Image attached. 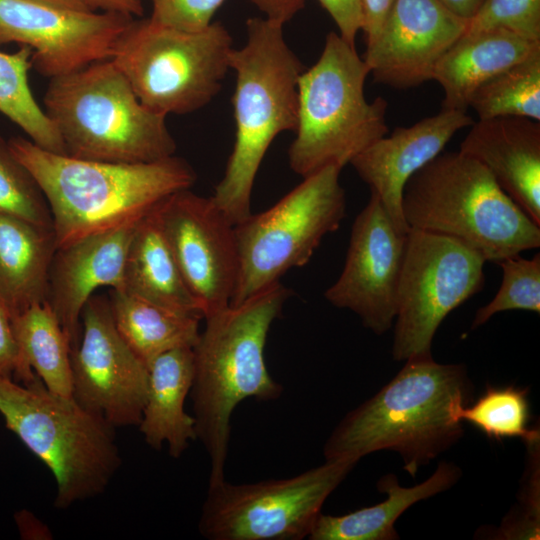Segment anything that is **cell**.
Here are the masks:
<instances>
[{
    "instance_id": "11",
    "label": "cell",
    "mask_w": 540,
    "mask_h": 540,
    "mask_svg": "<svg viewBox=\"0 0 540 540\" xmlns=\"http://www.w3.org/2000/svg\"><path fill=\"white\" fill-rule=\"evenodd\" d=\"M325 460L296 476L250 484L226 479L209 485L199 518L210 540H301L308 537L328 496L357 464Z\"/></svg>"
},
{
    "instance_id": "21",
    "label": "cell",
    "mask_w": 540,
    "mask_h": 540,
    "mask_svg": "<svg viewBox=\"0 0 540 540\" xmlns=\"http://www.w3.org/2000/svg\"><path fill=\"white\" fill-rule=\"evenodd\" d=\"M539 51L540 42L504 29L464 33L433 71L432 80L444 91L442 109L466 112L480 85Z\"/></svg>"
},
{
    "instance_id": "8",
    "label": "cell",
    "mask_w": 540,
    "mask_h": 540,
    "mask_svg": "<svg viewBox=\"0 0 540 540\" xmlns=\"http://www.w3.org/2000/svg\"><path fill=\"white\" fill-rule=\"evenodd\" d=\"M369 68L336 32L326 36L322 53L304 69L297 84L298 121L288 150L291 169L305 178L351 160L387 135V101H367Z\"/></svg>"
},
{
    "instance_id": "15",
    "label": "cell",
    "mask_w": 540,
    "mask_h": 540,
    "mask_svg": "<svg viewBox=\"0 0 540 540\" xmlns=\"http://www.w3.org/2000/svg\"><path fill=\"white\" fill-rule=\"evenodd\" d=\"M155 212L203 318L227 308L238 274L234 225L211 196L190 189L168 196Z\"/></svg>"
},
{
    "instance_id": "34",
    "label": "cell",
    "mask_w": 540,
    "mask_h": 540,
    "mask_svg": "<svg viewBox=\"0 0 540 540\" xmlns=\"http://www.w3.org/2000/svg\"><path fill=\"white\" fill-rule=\"evenodd\" d=\"M529 448V466L520 492L517 510L503 520L497 539H539V442Z\"/></svg>"
},
{
    "instance_id": "36",
    "label": "cell",
    "mask_w": 540,
    "mask_h": 540,
    "mask_svg": "<svg viewBox=\"0 0 540 540\" xmlns=\"http://www.w3.org/2000/svg\"><path fill=\"white\" fill-rule=\"evenodd\" d=\"M335 22L340 37L355 46L357 33L362 30L363 14L360 0H317Z\"/></svg>"
},
{
    "instance_id": "23",
    "label": "cell",
    "mask_w": 540,
    "mask_h": 540,
    "mask_svg": "<svg viewBox=\"0 0 540 540\" xmlns=\"http://www.w3.org/2000/svg\"><path fill=\"white\" fill-rule=\"evenodd\" d=\"M53 229L0 214V302L15 317L47 301Z\"/></svg>"
},
{
    "instance_id": "5",
    "label": "cell",
    "mask_w": 540,
    "mask_h": 540,
    "mask_svg": "<svg viewBox=\"0 0 540 540\" xmlns=\"http://www.w3.org/2000/svg\"><path fill=\"white\" fill-rule=\"evenodd\" d=\"M402 212L409 228L460 240L489 262L540 246V225L460 151L438 154L407 181Z\"/></svg>"
},
{
    "instance_id": "13",
    "label": "cell",
    "mask_w": 540,
    "mask_h": 540,
    "mask_svg": "<svg viewBox=\"0 0 540 540\" xmlns=\"http://www.w3.org/2000/svg\"><path fill=\"white\" fill-rule=\"evenodd\" d=\"M71 368V396L80 406L115 429L139 425L149 371L117 331L108 298L93 295L85 304Z\"/></svg>"
},
{
    "instance_id": "26",
    "label": "cell",
    "mask_w": 540,
    "mask_h": 540,
    "mask_svg": "<svg viewBox=\"0 0 540 540\" xmlns=\"http://www.w3.org/2000/svg\"><path fill=\"white\" fill-rule=\"evenodd\" d=\"M18 348L13 379L31 382L36 375L51 392L72 395L71 344L45 301L12 318Z\"/></svg>"
},
{
    "instance_id": "17",
    "label": "cell",
    "mask_w": 540,
    "mask_h": 540,
    "mask_svg": "<svg viewBox=\"0 0 540 540\" xmlns=\"http://www.w3.org/2000/svg\"><path fill=\"white\" fill-rule=\"evenodd\" d=\"M467 22L439 0H396L363 60L379 84L419 86L432 80L438 60L464 34Z\"/></svg>"
},
{
    "instance_id": "1",
    "label": "cell",
    "mask_w": 540,
    "mask_h": 540,
    "mask_svg": "<svg viewBox=\"0 0 540 540\" xmlns=\"http://www.w3.org/2000/svg\"><path fill=\"white\" fill-rule=\"evenodd\" d=\"M472 400L473 384L464 364L410 358L378 393L340 421L324 445L325 460L359 461L391 450L415 477L464 435L458 413Z\"/></svg>"
},
{
    "instance_id": "30",
    "label": "cell",
    "mask_w": 540,
    "mask_h": 540,
    "mask_svg": "<svg viewBox=\"0 0 540 540\" xmlns=\"http://www.w3.org/2000/svg\"><path fill=\"white\" fill-rule=\"evenodd\" d=\"M528 393L527 388L521 389L513 385H487L475 402L460 409L458 418L472 424L490 439L518 437L526 445L539 442V429L528 427Z\"/></svg>"
},
{
    "instance_id": "25",
    "label": "cell",
    "mask_w": 540,
    "mask_h": 540,
    "mask_svg": "<svg viewBox=\"0 0 540 540\" xmlns=\"http://www.w3.org/2000/svg\"><path fill=\"white\" fill-rule=\"evenodd\" d=\"M120 291L203 318L161 229L155 208L136 226L127 251Z\"/></svg>"
},
{
    "instance_id": "38",
    "label": "cell",
    "mask_w": 540,
    "mask_h": 540,
    "mask_svg": "<svg viewBox=\"0 0 540 540\" xmlns=\"http://www.w3.org/2000/svg\"><path fill=\"white\" fill-rule=\"evenodd\" d=\"M396 0H360L366 46L378 37Z\"/></svg>"
},
{
    "instance_id": "31",
    "label": "cell",
    "mask_w": 540,
    "mask_h": 540,
    "mask_svg": "<svg viewBox=\"0 0 540 540\" xmlns=\"http://www.w3.org/2000/svg\"><path fill=\"white\" fill-rule=\"evenodd\" d=\"M0 214L53 229L50 208L40 186L1 138Z\"/></svg>"
},
{
    "instance_id": "16",
    "label": "cell",
    "mask_w": 540,
    "mask_h": 540,
    "mask_svg": "<svg viewBox=\"0 0 540 540\" xmlns=\"http://www.w3.org/2000/svg\"><path fill=\"white\" fill-rule=\"evenodd\" d=\"M407 232L399 231L379 198L371 194L351 228L343 270L324 296L354 312L367 329L387 332L395 320L397 289Z\"/></svg>"
},
{
    "instance_id": "39",
    "label": "cell",
    "mask_w": 540,
    "mask_h": 540,
    "mask_svg": "<svg viewBox=\"0 0 540 540\" xmlns=\"http://www.w3.org/2000/svg\"><path fill=\"white\" fill-rule=\"evenodd\" d=\"M264 17L285 24L304 6L305 0H250Z\"/></svg>"
},
{
    "instance_id": "42",
    "label": "cell",
    "mask_w": 540,
    "mask_h": 540,
    "mask_svg": "<svg viewBox=\"0 0 540 540\" xmlns=\"http://www.w3.org/2000/svg\"><path fill=\"white\" fill-rule=\"evenodd\" d=\"M447 8H449L455 14L465 18L470 19L483 0H439Z\"/></svg>"
},
{
    "instance_id": "22",
    "label": "cell",
    "mask_w": 540,
    "mask_h": 540,
    "mask_svg": "<svg viewBox=\"0 0 540 540\" xmlns=\"http://www.w3.org/2000/svg\"><path fill=\"white\" fill-rule=\"evenodd\" d=\"M148 390L138 425L147 445L179 458L196 439L195 419L184 403L194 378L193 348H177L158 356L149 366Z\"/></svg>"
},
{
    "instance_id": "24",
    "label": "cell",
    "mask_w": 540,
    "mask_h": 540,
    "mask_svg": "<svg viewBox=\"0 0 540 540\" xmlns=\"http://www.w3.org/2000/svg\"><path fill=\"white\" fill-rule=\"evenodd\" d=\"M462 475L454 463L442 461L424 482L412 487L399 485L394 474L384 475L377 489L386 493L381 503L341 515L320 513L308 536L311 540H396L398 517L418 501L451 488Z\"/></svg>"
},
{
    "instance_id": "27",
    "label": "cell",
    "mask_w": 540,
    "mask_h": 540,
    "mask_svg": "<svg viewBox=\"0 0 540 540\" xmlns=\"http://www.w3.org/2000/svg\"><path fill=\"white\" fill-rule=\"evenodd\" d=\"M109 304L117 331L147 368L165 352L193 348L199 338L200 317L156 305L120 290L112 289Z\"/></svg>"
},
{
    "instance_id": "20",
    "label": "cell",
    "mask_w": 540,
    "mask_h": 540,
    "mask_svg": "<svg viewBox=\"0 0 540 540\" xmlns=\"http://www.w3.org/2000/svg\"><path fill=\"white\" fill-rule=\"evenodd\" d=\"M470 127L459 151L484 166L540 225V121L507 116L479 120Z\"/></svg>"
},
{
    "instance_id": "28",
    "label": "cell",
    "mask_w": 540,
    "mask_h": 540,
    "mask_svg": "<svg viewBox=\"0 0 540 540\" xmlns=\"http://www.w3.org/2000/svg\"><path fill=\"white\" fill-rule=\"evenodd\" d=\"M31 57L32 49L28 46H21L14 53L0 51V113L40 148L66 155L61 136L30 89Z\"/></svg>"
},
{
    "instance_id": "40",
    "label": "cell",
    "mask_w": 540,
    "mask_h": 540,
    "mask_svg": "<svg viewBox=\"0 0 540 540\" xmlns=\"http://www.w3.org/2000/svg\"><path fill=\"white\" fill-rule=\"evenodd\" d=\"M15 522L23 539H52V533L46 524L28 510L18 511L15 514Z\"/></svg>"
},
{
    "instance_id": "7",
    "label": "cell",
    "mask_w": 540,
    "mask_h": 540,
    "mask_svg": "<svg viewBox=\"0 0 540 540\" xmlns=\"http://www.w3.org/2000/svg\"><path fill=\"white\" fill-rule=\"evenodd\" d=\"M0 415L53 474L58 509L101 495L121 465L115 428L37 375L26 384L0 376Z\"/></svg>"
},
{
    "instance_id": "41",
    "label": "cell",
    "mask_w": 540,
    "mask_h": 540,
    "mask_svg": "<svg viewBox=\"0 0 540 540\" xmlns=\"http://www.w3.org/2000/svg\"><path fill=\"white\" fill-rule=\"evenodd\" d=\"M91 10L101 8L106 12L128 17L140 16L143 12L141 0H85Z\"/></svg>"
},
{
    "instance_id": "3",
    "label": "cell",
    "mask_w": 540,
    "mask_h": 540,
    "mask_svg": "<svg viewBox=\"0 0 540 540\" xmlns=\"http://www.w3.org/2000/svg\"><path fill=\"white\" fill-rule=\"evenodd\" d=\"M289 290L277 282L237 305L205 317L193 347L196 439L210 458L209 485L225 479L231 417L247 398L275 400L282 393L267 370L264 348Z\"/></svg>"
},
{
    "instance_id": "37",
    "label": "cell",
    "mask_w": 540,
    "mask_h": 540,
    "mask_svg": "<svg viewBox=\"0 0 540 540\" xmlns=\"http://www.w3.org/2000/svg\"><path fill=\"white\" fill-rule=\"evenodd\" d=\"M18 362V348L13 332L12 317L0 302V376L14 377Z\"/></svg>"
},
{
    "instance_id": "19",
    "label": "cell",
    "mask_w": 540,
    "mask_h": 540,
    "mask_svg": "<svg viewBox=\"0 0 540 540\" xmlns=\"http://www.w3.org/2000/svg\"><path fill=\"white\" fill-rule=\"evenodd\" d=\"M139 222L86 236L56 250L46 302L71 349L79 342L81 313L94 292L104 286L123 289L127 251Z\"/></svg>"
},
{
    "instance_id": "10",
    "label": "cell",
    "mask_w": 540,
    "mask_h": 540,
    "mask_svg": "<svg viewBox=\"0 0 540 540\" xmlns=\"http://www.w3.org/2000/svg\"><path fill=\"white\" fill-rule=\"evenodd\" d=\"M341 169L330 165L303 181L269 209L234 225L238 274L230 305H237L305 265L346 211Z\"/></svg>"
},
{
    "instance_id": "6",
    "label": "cell",
    "mask_w": 540,
    "mask_h": 540,
    "mask_svg": "<svg viewBox=\"0 0 540 540\" xmlns=\"http://www.w3.org/2000/svg\"><path fill=\"white\" fill-rule=\"evenodd\" d=\"M44 106L68 156L145 163L176 151L167 116L140 102L111 59L51 78Z\"/></svg>"
},
{
    "instance_id": "18",
    "label": "cell",
    "mask_w": 540,
    "mask_h": 540,
    "mask_svg": "<svg viewBox=\"0 0 540 540\" xmlns=\"http://www.w3.org/2000/svg\"><path fill=\"white\" fill-rule=\"evenodd\" d=\"M473 123L466 112L441 109L409 127H397L351 160L358 176L379 198L399 231L406 233L410 229L402 212L407 181L440 154L459 130Z\"/></svg>"
},
{
    "instance_id": "43",
    "label": "cell",
    "mask_w": 540,
    "mask_h": 540,
    "mask_svg": "<svg viewBox=\"0 0 540 540\" xmlns=\"http://www.w3.org/2000/svg\"><path fill=\"white\" fill-rule=\"evenodd\" d=\"M36 1H41V2L52 4V5H56V6L69 8V9L93 11L86 4L85 0H36Z\"/></svg>"
},
{
    "instance_id": "14",
    "label": "cell",
    "mask_w": 540,
    "mask_h": 540,
    "mask_svg": "<svg viewBox=\"0 0 540 540\" xmlns=\"http://www.w3.org/2000/svg\"><path fill=\"white\" fill-rule=\"evenodd\" d=\"M132 17L64 8L36 0H0V44L32 49V66L54 78L110 59Z\"/></svg>"
},
{
    "instance_id": "4",
    "label": "cell",
    "mask_w": 540,
    "mask_h": 540,
    "mask_svg": "<svg viewBox=\"0 0 540 540\" xmlns=\"http://www.w3.org/2000/svg\"><path fill=\"white\" fill-rule=\"evenodd\" d=\"M246 27V43L230 56L235 142L211 196L233 225L251 214L255 178L268 148L279 134L297 127V84L304 70L283 36V24L254 17Z\"/></svg>"
},
{
    "instance_id": "32",
    "label": "cell",
    "mask_w": 540,
    "mask_h": 540,
    "mask_svg": "<svg viewBox=\"0 0 540 540\" xmlns=\"http://www.w3.org/2000/svg\"><path fill=\"white\" fill-rule=\"evenodd\" d=\"M497 264L502 269L500 288L488 304L477 310L472 329L483 325L499 312H540V253H536L531 259L520 255L507 257Z\"/></svg>"
},
{
    "instance_id": "29",
    "label": "cell",
    "mask_w": 540,
    "mask_h": 540,
    "mask_svg": "<svg viewBox=\"0 0 540 540\" xmlns=\"http://www.w3.org/2000/svg\"><path fill=\"white\" fill-rule=\"evenodd\" d=\"M469 107L479 120L514 116L540 121V51L480 85Z\"/></svg>"
},
{
    "instance_id": "2",
    "label": "cell",
    "mask_w": 540,
    "mask_h": 540,
    "mask_svg": "<svg viewBox=\"0 0 540 540\" xmlns=\"http://www.w3.org/2000/svg\"><path fill=\"white\" fill-rule=\"evenodd\" d=\"M8 145L47 200L57 249L139 222L165 198L196 181L193 168L174 155L154 162L113 163L49 152L23 137L11 138Z\"/></svg>"
},
{
    "instance_id": "35",
    "label": "cell",
    "mask_w": 540,
    "mask_h": 540,
    "mask_svg": "<svg viewBox=\"0 0 540 540\" xmlns=\"http://www.w3.org/2000/svg\"><path fill=\"white\" fill-rule=\"evenodd\" d=\"M151 19L185 31H200L213 21L225 0H151Z\"/></svg>"
},
{
    "instance_id": "9",
    "label": "cell",
    "mask_w": 540,
    "mask_h": 540,
    "mask_svg": "<svg viewBox=\"0 0 540 540\" xmlns=\"http://www.w3.org/2000/svg\"><path fill=\"white\" fill-rule=\"evenodd\" d=\"M233 48L220 22L185 31L149 18L131 22L110 59L144 106L166 116L183 115L218 93Z\"/></svg>"
},
{
    "instance_id": "12",
    "label": "cell",
    "mask_w": 540,
    "mask_h": 540,
    "mask_svg": "<svg viewBox=\"0 0 540 540\" xmlns=\"http://www.w3.org/2000/svg\"><path fill=\"white\" fill-rule=\"evenodd\" d=\"M485 262L460 240L409 229L397 289L394 360L432 357V341L442 321L483 289Z\"/></svg>"
},
{
    "instance_id": "33",
    "label": "cell",
    "mask_w": 540,
    "mask_h": 540,
    "mask_svg": "<svg viewBox=\"0 0 540 540\" xmlns=\"http://www.w3.org/2000/svg\"><path fill=\"white\" fill-rule=\"evenodd\" d=\"M504 29L540 42V0H483L464 33Z\"/></svg>"
}]
</instances>
